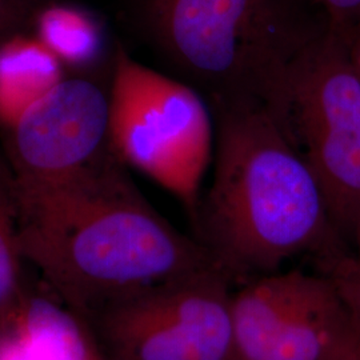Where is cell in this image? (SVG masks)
Here are the masks:
<instances>
[{
  "label": "cell",
  "instance_id": "6da1fadb",
  "mask_svg": "<svg viewBox=\"0 0 360 360\" xmlns=\"http://www.w3.org/2000/svg\"><path fill=\"white\" fill-rule=\"evenodd\" d=\"M10 187L22 257L90 326L120 299L220 270L205 245L147 202L111 146L55 179L10 175Z\"/></svg>",
  "mask_w": 360,
  "mask_h": 360
},
{
  "label": "cell",
  "instance_id": "7a4b0ae2",
  "mask_svg": "<svg viewBox=\"0 0 360 360\" xmlns=\"http://www.w3.org/2000/svg\"><path fill=\"white\" fill-rule=\"evenodd\" d=\"M218 123L214 179L193 218L195 238L232 284L312 257L330 274L354 254L295 143L264 108L211 110Z\"/></svg>",
  "mask_w": 360,
  "mask_h": 360
},
{
  "label": "cell",
  "instance_id": "3957f363",
  "mask_svg": "<svg viewBox=\"0 0 360 360\" xmlns=\"http://www.w3.org/2000/svg\"><path fill=\"white\" fill-rule=\"evenodd\" d=\"M302 0H146L155 44L211 110L264 108L288 134L295 65L327 23Z\"/></svg>",
  "mask_w": 360,
  "mask_h": 360
},
{
  "label": "cell",
  "instance_id": "277c9868",
  "mask_svg": "<svg viewBox=\"0 0 360 360\" xmlns=\"http://www.w3.org/2000/svg\"><path fill=\"white\" fill-rule=\"evenodd\" d=\"M110 87V144L184 206L193 220L212 153L211 107L186 82L160 74L116 49Z\"/></svg>",
  "mask_w": 360,
  "mask_h": 360
},
{
  "label": "cell",
  "instance_id": "5b68a950",
  "mask_svg": "<svg viewBox=\"0 0 360 360\" xmlns=\"http://www.w3.org/2000/svg\"><path fill=\"white\" fill-rule=\"evenodd\" d=\"M287 129L348 245L360 233V75L348 32L326 27L291 79Z\"/></svg>",
  "mask_w": 360,
  "mask_h": 360
},
{
  "label": "cell",
  "instance_id": "8992f818",
  "mask_svg": "<svg viewBox=\"0 0 360 360\" xmlns=\"http://www.w3.org/2000/svg\"><path fill=\"white\" fill-rule=\"evenodd\" d=\"M232 285L198 272L108 304L91 327L108 360H235Z\"/></svg>",
  "mask_w": 360,
  "mask_h": 360
},
{
  "label": "cell",
  "instance_id": "52a82bcc",
  "mask_svg": "<svg viewBox=\"0 0 360 360\" xmlns=\"http://www.w3.org/2000/svg\"><path fill=\"white\" fill-rule=\"evenodd\" d=\"M235 360H360V330L333 278L276 271L232 291Z\"/></svg>",
  "mask_w": 360,
  "mask_h": 360
},
{
  "label": "cell",
  "instance_id": "ba28073f",
  "mask_svg": "<svg viewBox=\"0 0 360 360\" xmlns=\"http://www.w3.org/2000/svg\"><path fill=\"white\" fill-rule=\"evenodd\" d=\"M7 135L13 178L67 175L111 146L110 91L87 77H65Z\"/></svg>",
  "mask_w": 360,
  "mask_h": 360
},
{
  "label": "cell",
  "instance_id": "9c48e42d",
  "mask_svg": "<svg viewBox=\"0 0 360 360\" xmlns=\"http://www.w3.org/2000/svg\"><path fill=\"white\" fill-rule=\"evenodd\" d=\"M65 79V67L34 34L0 39V127L8 131Z\"/></svg>",
  "mask_w": 360,
  "mask_h": 360
},
{
  "label": "cell",
  "instance_id": "30bf717a",
  "mask_svg": "<svg viewBox=\"0 0 360 360\" xmlns=\"http://www.w3.org/2000/svg\"><path fill=\"white\" fill-rule=\"evenodd\" d=\"M7 324L23 336L35 360H108L90 324L47 296L26 291Z\"/></svg>",
  "mask_w": 360,
  "mask_h": 360
},
{
  "label": "cell",
  "instance_id": "8fae6325",
  "mask_svg": "<svg viewBox=\"0 0 360 360\" xmlns=\"http://www.w3.org/2000/svg\"><path fill=\"white\" fill-rule=\"evenodd\" d=\"M34 35L63 67L86 70L104 51L103 30L94 15L65 3L50 1L31 15Z\"/></svg>",
  "mask_w": 360,
  "mask_h": 360
},
{
  "label": "cell",
  "instance_id": "7c38bea8",
  "mask_svg": "<svg viewBox=\"0 0 360 360\" xmlns=\"http://www.w3.org/2000/svg\"><path fill=\"white\" fill-rule=\"evenodd\" d=\"M22 262L10 175L0 171V326L11 322L26 294Z\"/></svg>",
  "mask_w": 360,
  "mask_h": 360
},
{
  "label": "cell",
  "instance_id": "4fadbf2b",
  "mask_svg": "<svg viewBox=\"0 0 360 360\" xmlns=\"http://www.w3.org/2000/svg\"><path fill=\"white\" fill-rule=\"evenodd\" d=\"M355 247L356 252L352 257L326 275L333 278L360 330V233Z\"/></svg>",
  "mask_w": 360,
  "mask_h": 360
},
{
  "label": "cell",
  "instance_id": "5bb4252c",
  "mask_svg": "<svg viewBox=\"0 0 360 360\" xmlns=\"http://www.w3.org/2000/svg\"><path fill=\"white\" fill-rule=\"evenodd\" d=\"M319 7L327 26L351 32L360 23V0H302Z\"/></svg>",
  "mask_w": 360,
  "mask_h": 360
},
{
  "label": "cell",
  "instance_id": "9a60e30c",
  "mask_svg": "<svg viewBox=\"0 0 360 360\" xmlns=\"http://www.w3.org/2000/svg\"><path fill=\"white\" fill-rule=\"evenodd\" d=\"M31 15V4L27 0H0V39L18 32Z\"/></svg>",
  "mask_w": 360,
  "mask_h": 360
},
{
  "label": "cell",
  "instance_id": "2e32d148",
  "mask_svg": "<svg viewBox=\"0 0 360 360\" xmlns=\"http://www.w3.org/2000/svg\"><path fill=\"white\" fill-rule=\"evenodd\" d=\"M0 360H35L23 336L11 324L0 326Z\"/></svg>",
  "mask_w": 360,
  "mask_h": 360
},
{
  "label": "cell",
  "instance_id": "e0dca14e",
  "mask_svg": "<svg viewBox=\"0 0 360 360\" xmlns=\"http://www.w3.org/2000/svg\"><path fill=\"white\" fill-rule=\"evenodd\" d=\"M348 49L360 75V25L355 27L351 32H348Z\"/></svg>",
  "mask_w": 360,
  "mask_h": 360
},
{
  "label": "cell",
  "instance_id": "ac0fdd59",
  "mask_svg": "<svg viewBox=\"0 0 360 360\" xmlns=\"http://www.w3.org/2000/svg\"><path fill=\"white\" fill-rule=\"evenodd\" d=\"M30 4H32V1H41V0H27Z\"/></svg>",
  "mask_w": 360,
  "mask_h": 360
},
{
  "label": "cell",
  "instance_id": "d6986e66",
  "mask_svg": "<svg viewBox=\"0 0 360 360\" xmlns=\"http://www.w3.org/2000/svg\"><path fill=\"white\" fill-rule=\"evenodd\" d=\"M359 25H360V23H359Z\"/></svg>",
  "mask_w": 360,
  "mask_h": 360
}]
</instances>
